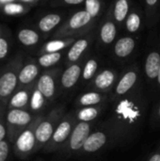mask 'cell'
I'll use <instances>...</instances> for the list:
<instances>
[{
  "instance_id": "6da1fadb",
  "label": "cell",
  "mask_w": 160,
  "mask_h": 161,
  "mask_svg": "<svg viewBox=\"0 0 160 161\" xmlns=\"http://www.w3.org/2000/svg\"><path fill=\"white\" fill-rule=\"evenodd\" d=\"M112 105L110 114L106 119L117 133L121 143L133 139L140 131L147 110V98L142 87Z\"/></svg>"
},
{
  "instance_id": "484cf974",
  "label": "cell",
  "mask_w": 160,
  "mask_h": 161,
  "mask_svg": "<svg viewBox=\"0 0 160 161\" xmlns=\"http://www.w3.org/2000/svg\"><path fill=\"white\" fill-rule=\"evenodd\" d=\"M144 18L148 27L154 26L160 19V0H144Z\"/></svg>"
},
{
  "instance_id": "3957f363",
  "label": "cell",
  "mask_w": 160,
  "mask_h": 161,
  "mask_svg": "<svg viewBox=\"0 0 160 161\" xmlns=\"http://www.w3.org/2000/svg\"><path fill=\"white\" fill-rule=\"evenodd\" d=\"M94 20L85 9L74 12L67 20H65L53 33L54 39L82 37L92 31L96 24Z\"/></svg>"
},
{
  "instance_id": "8fae6325",
  "label": "cell",
  "mask_w": 160,
  "mask_h": 161,
  "mask_svg": "<svg viewBox=\"0 0 160 161\" xmlns=\"http://www.w3.org/2000/svg\"><path fill=\"white\" fill-rule=\"evenodd\" d=\"M43 114H39L35 120L27 126L15 140L13 144V150L19 158H26L31 155L37 153V140H36V129L41 120Z\"/></svg>"
},
{
  "instance_id": "e0dca14e",
  "label": "cell",
  "mask_w": 160,
  "mask_h": 161,
  "mask_svg": "<svg viewBox=\"0 0 160 161\" xmlns=\"http://www.w3.org/2000/svg\"><path fill=\"white\" fill-rule=\"evenodd\" d=\"M137 40L132 36H124L118 39L113 46L112 55L118 61L127 60L135 52Z\"/></svg>"
},
{
  "instance_id": "7a4b0ae2",
  "label": "cell",
  "mask_w": 160,
  "mask_h": 161,
  "mask_svg": "<svg viewBox=\"0 0 160 161\" xmlns=\"http://www.w3.org/2000/svg\"><path fill=\"white\" fill-rule=\"evenodd\" d=\"M120 143V139L115 130H113L108 123L104 120L99 122L91 131L78 157H91L97 155Z\"/></svg>"
},
{
  "instance_id": "7402d4cb",
  "label": "cell",
  "mask_w": 160,
  "mask_h": 161,
  "mask_svg": "<svg viewBox=\"0 0 160 161\" xmlns=\"http://www.w3.org/2000/svg\"><path fill=\"white\" fill-rule=\"evenodd\" d=\"M108 103H105L97 106L76 108L74 109L76 121L84 123L97 122L98 119L103 115V113L108 109Z\"/></svg>"
},
{
  "instance_id": "30bf717a",
  "label": "cell",
  "mask_w": 160,
  "mask_h": 161,
  "mask_svg": "<svg viewBox=\"0 0 160 161\" xmlns=\"http://www.w3.org/2000/svg\"><path fill=\"white\" fill-rule=\"evenodd\" d=\"M62 69L54 67L45 70L41 74L37 82L36 88L44 96L49 104L56 101L60 93V76Z\"/></svg>"
},
{
  "instance_id": "60d3db41",
  "label": "cell",
  "mask_w": 160,
  "mask_h": 161,
  "mask_svg": "<svg viewBox=\"0 0 160 161\" xmlns=\"http://www.w3.org/2000/svg\"><path fill=\"white\" fill-rule=\"evenodd\" d=\"M14 1H18V0H0V9L7 4L8 3H11V2H14Z\"/></svg>"
},
{
  "instance_id": "83f0119b",
  "label": "cell",
  "mask_w": 160,
  "mask_h": 161,
  "mask_svg": "<svg viewBox=\"0 0 160 161\" xmlns=\"http://www.w3.org/2000/svg\"><path fill=\"white\" fill-rule=\"evenodd\" d=\"M66 51H60V52H55V53H46L40 55L37 58V61L41 68L43 69H50L54 68L60 60L65 58Z\"/></svg>"
},
{
  "instance_id": "ffe728a7",
  "label": "cell",
  "mask_w": 160,
  "mask_h": 161,
  "mask_svg": "<svg viewBox=\"0 0 160 161\" xmlns=\"http://www.w3.org/2000/svg\"><path fill=\"white\" fill-rule=\"evenodd\" d=\"M35 85L25 87V88H17L15 92L10 97L8 103V109L11 108H19V109H27L29 110V103L32 92L35 88Z\"/></svg>"
},
{
  "instance_id": "d6a6232c",
  "label": "cell",
  "mask_w": 160,
  "mask_h": 161,
  "mask_svg": "<svg viewBox=\"0 0 160 161\" xmlns=\"http://www.w3.org/2000/svg\"><path fill=\"white\" fill-rule=\"evenodd\" d=\"M8 106L0 103V142L7 140V125H6V114Z\"/></svg>"
},
{
  "instance_id": "8992f818",
  "label": "cell",
  "mask_w": 160,
  "mask_h": 161,
  "mask_svg": "<svg viewBox=\"0 0 160 161\" xmlns=\"http://www.w3.org/2000/svg\"><path fill=\"white\" fill-rule=\"evenodd\" d=\"M66 113L64 104H58L54 107L49 112L43 114L36 129L37 151L42 150L48 142L51 140L57 126Z\"/></svg>"
},
{
  "instance_id": "9a60e30c",
  "label": "cell",
  "mask_w": 160,
  "mask_h": 161,
  "mask_svg": "<svg viewBox=\"0 0 160 161\" xmlns=\"http://www.w3.org/2000/svg\"><path fill=\"white\" fill-rule=\"evenodd\" d=\"M87 58L67 66L66 69L62 71L60 76V93L68 95L75 89L77 84L80 82L83 66Z\"/></svg>"
},
{
  "instance_id": "e575fe53",
  "label": "cell",
  "mask_w": 160,
  "mask_h": 161,
  "mask_svg": "<svg viewBox=\"0 0 160 161\" xmlns=\"http://www.w3.org/2000/svg\"><path fill=\"white\" fill-rule=\"evenodd\" d=\"M9 49V43L8 37L4 34L3 30L0 29V60L8 56Z\"/></svg>"
},
{
  "instance_id": "4dcf8cb0",
  "label": "cell",
  "mask_w": 160,
  "mask_h": 161,
  "mask_svg": "<svg viewBox=\"0 0 160 161\" xmlns=\"http://www.w3.org/2000/svg\"><path fill=\"white\" fill-rule=\"evenodd\" d=\"M31 8V6L22 3L20 1H14L5 5L0 10L8 16H21L28 12Z\"/></svg>"
},
{
  "instance_id": "7c38bea8",
  "label": "cell",
  "mask_w": 160,
  "mask_h": 161,
  "mask_svg": "<svg viewBox=\"0 0 160 161\" xmlns=\"http://www.w3.org/2000/svg\"><path fill=\"white\" fill-rule=\"evenodd\" d=\"M160 69V41L154 43L147 51L143 63V73L146 84L152 90L155 89Z\"/></svg>"
},
{
  "instance_id": "ba28073f",
  "label": "cell",
  "mask_w": 160,
  "mask_h": 161,
  "mask_svg": "<svg viewBox=\"0 0 160 161\" xmlns=\"http://www.w3.org/2000/svg\"><path fill=\"white\" fill-rule=\"evenodd\" d=\"M36 117V114L27 109H8L6 114L7 141L9 143H13L17 137L31 125Z\"/></svg>"
},
{
  "instance_id": "74e56055",
  "label": "cell",
  "mask_w": 160,
  "mask_h": 161,
  "mask_svg": "<svg viewBox=\"0 0 160 161\" xmlns=\"http://www.w3.org/2000/svg\"><path fill=\"white\" fill-rule=\"evenodd\" d=\"M146 161H160V143L158 146L152 152Z\"/></svg>"
},
{
  "instance_id": "ab89813d",
  "label": "cell",
  "mask_w": 160,
  "mask_h": 161,
  "mask_svg": "<svg viewBox=\"0 0 160 161\" xmlns=\"http://www.w3.org/2000/svg\"><path fill=\"white\" fill-rule=\"evenodd\" d=\"M18 1H20V2H22V3H25V4H26V5H29V6H34L35 4H37L40 0H18Z\"/></svg>"
},
{
  "instance_id": "5bb4252c",
  "label": "cell",
  "mask_w": 160,
  "mask_h": 161,
  "mask_svg": "<svg viewBox=\"0 0 160 161\" xmlns=\"http://www.w3.org/2000/svg\"><path fill=\"white\" fill-rule=\"evenodd\" d=\"M119 73L112 68H105L98 72L95 77L84 88L86 91H95L102 93L110 94L113 91L118 78Z\"/></svg>"
},
{
  "instance_id": "277c9868",
  "label": "cell",
  "mask_w": 160,
  "mask_h": 161,
  "mask_svg": "<svg viewBox=\"0 0 160 161\" xmlns=\"http://www.w3.org/2000/svg\"><path fill=\"white\" fill-rule=\"evenodd\" d=\"M141 86V68L138 63L128 65L119 75L118 81L109 94V103H114L135 92Z\"/></svg>"
},
{
  "instance_id": "f35d334b",
  "label": "cell",
  "mask_w": 160,
  "mask_h": 161,
  "mask_svg": "<svg viewBox=\"0 0 160 161\" xmlns=\"http://www.w3.org/2000/svg\"><path fill=\"white\" fill-rule=\"evenodd\" d=\"M153 92L156 94L157 99H158L160 97V69L159 73H158V76H157V83H156V86H155V89H154Z\"/></svg>"
},
{
  "instance_id": "5b68a950",
  "label": "cell",
  "mask_w": 160,
  "mask_h": 161,
  "mask_svg": "<svg viewBox=\"0 0 160 161\" xmlns=\"http://www.w3.org/2000/svg\"><path fill=\"white\" fill-rule=\"evenodd\" d=\"M24 62L22 55L17 54L0 72V103L8 106V103L18 88V77Z\"/></svg>"
},
{
  "instance_id": "8d00e7d4",
  "label": "cell",
  "mask_w": 160,
  "mask_h": 161,
  "mask_svg": "<svg viewBox=\"0 0 160 161\" xmlns=\"http://www.w3.org/2000/svg\"><path fill=\"white\" fill-rule=\"evenodd\" d=\"M9 154V142L5 140L0 142V161H6Z\"/></svg>"
},
{
  "instance_id": "4316f807",
  "label": "cell",
  "mask_w": 160,
  "mask_h": 161,
  "mask_svg": "<svg viewBox=\"0 0 160 161\" xmlns=\"http://www.w3.org/2000/svg\"><path fill=\"white\" fill-rule=\"evenodd\" d=\"M143 19L145 21L144 15L142 14V12L140 8H131L130 12L124 22L125 30L130 34L138 33L141 29V26L143 24Z\"/></svg>"
},
{
  "instance_id": "cb8c5ba5",
  "label": "cell",
  "mask_w": 160,
  "mask_h": 161,
  "mask_svg": "<svg viewBox=\"0 0 160 161\" xmlns=\"http://www.w3.org/2000/svg\"><path fill=\"white\" fill-rule=\"evenodd\" d=\"M62 13L52 12L42 16L37 23V27L39 31L44 35L49 34L54 29L58 28L63 23Z\"/></svg>"
},
{
  "instance_id": "d590c367",
  "label": "cell",
  "mask_w": 160,
  "mask_h": 161,
  "mask_svg": "<svg viewBox=\"0 0 160 161\" xmlns=\"http://www.w3.org/2000/svg\"><path fill=\"white\" fill-rule=\"evenodd\" d=\"M85 0H53L52 6L61 7V6H77L83 4Z\"/></svg>"
},
{
  "instance_id": "836d02e7",
  "label": "cell",
  "mask_w": 160,
  "mask_h": 161,
  "mask_svg": "<svg viewBox=\"0 0 160 161\" xmlns=\"http://www.w3.org/2000/svg\"><path fill=\"white\" fill-rule=\"evenodd\" d=\"M150 124L154 127H160V97L157 99L150 117Z\"/></svg>"
},
{
  "instance_id": "52a82bcc",
  "label": "cell",
  "mask_w": 160,
  "mask_h": 161,
  "mask_svg": "<svg viewBox=\"0 0 160 161\" xmlns=\"http://www.w3.org/2000/svg\"><path fill=\"white\" fill-rule=\"evenodd\" d=\"M98 124H99V121L92 122V123L78 122L76 125L74 126L68 141L60 148V150L57 152L58 156L63 158L78 157L87 139L89 138L90 134Z\"/></svg>"
},
{
  "instance_id": "f546056e",
  "label": "cell",
  "mask_w": 160,
  "mask_h": 161,
  "mask_svg": "<svg viewBox=\"0 0 160 161\" xmlns=\"http://www.w3.org/2000/svg\"><path fill=\"white\" fill-rule=\"evenodd\" d=\"M49 103L47 102V100L44 98V96L40 92V91L36 88V85H35V88L32 92V94H31V98H30V103H29V110L38 115V114H41V112L42 110H44V108H46L47 105Z\"/></svg>"
},
{
  "instance_id": "44dd1931",
  "label": "cell",
  "mask_w": 160,
  "mask_h": 161,
  "mask_svg": "<svg viewBox=\"0 0 160 161\" xmlns=\"http://www.w3.org/2000/svg\"><path fill=\"white\" fill-rule=\"evenodd\" d=\"M131 10V0H114L108 14L116 23L118 27L124 25V22Z\"/></svg>"
},
{
  "instance_id": "603a6c76",
  "label": "cell",
  "mask_w": 160,
  "mask_h": 161,
  "mask_svg": "<svg viewBox=\"0 0 160 161\" xmlns=\"http://www.w3.org/2000/svg\"><path fill=\"white\" fill-rule=\"evenodd\" d=\"M100 71V59L96 56H88L85 60L80 83L85 88Z\"/></svg>"
},
{
  "instance_id": "2e32d148",
  "label": "cell",
  "mask_w": 160,
  "mask_h": 161,
  "mask_svg": "<svg viewBox=\"0 0 160 161\" xmlns=\"http://www.w3.org/2000/svg\"><path fill=\"white\" fill-rule=\"evenodd\" d=\"M41 75V67L37 59L28 58L24 60L18 77V88H25L36 84Z\"/></svg>"
},
{
  "instance_id": "4fadbf2b",
  "label": "cell",
  "mask_w": 160,
  "mask_h": 161,
  "mask_svg": "<svg viewBox=\"0 0 160 161\" xmlns=\"http://www.w3.org/2000/svg\"><path fill=\"white\" fill-rule=\"evenodd\" d=\"M95 33L92 31L77 38L76 41L66 50V55L64 58L65 65L69 66L87 58L89 56L90 48L93 43Z\"/></svg>"
},
{
  "instance_id": "d6986e66",
  "label": "cell",
  "mask_w": 160,
  "mask_h": 161,
  "mask_svg": "<svg viewBox=\"0 0 160 161\" xmlns=\"http://www.w3.org/2000/svg\"><path fill=\"white\" fill-rule=\"evenodd\" d=\"M105 103H109V94L91 90L83 92L74 100V106L76 108L92 107Z\"/></svg>"
},
{
  "instance_id": "f1b7e54d",
  "label": "cell",
  "mask_w": 160,
  "mask_h": 161,
  "mask_svg": "<svg viewBox=\"0 0 160 161\" xmlns=\"http://www.w3.org/2000/svg\"><path fill=\"white\" fill-rule=\"evenodd\" d=\"M17 38L23 45L34 46L40 42L41 35L37 30L25 27V28H21L18 31Z\"/></svg>"
},
{
  "instance_id": "9c48e42d",
  "label": "cell",
  "mask_w": 160,
  "mask_h": 161,
  "mask_svg": "<svg viewBox=\"0 0 160 161\" xmlns=\"http://www.w3.org/2000/svg\"><path fill=\"white\" fill-rule=\"evenodd\" d=\"M78 122L75 118L74 109L66 111L64 116L62 117L61 121L59 122L58 125L57 126L51 140L42 149L44 153H54L58 152L60 148L65 144L68 141L69 137L71 136L74 126Z\"/></svg>"
},
{
  "instance_id": "1f68e13d",
  "label": "cell",
  "mask_w": 160,
  "mask_h": 161,
  "mask_svg": "<svg viewBox=\"0 0 160 161\" xmlns=\"http://www.w3.org/2000/svg\"><path fill=\"white\" fill-rule=\"evenodd\" d=\"M84 9L94 20L97 21V19L102 14L103 9H104L103 0H85V2H84Z\"/></svg>"
},
{
  "instance_id": "d4e9b609",
  "label": "cell",
  "mask_w": 160,
  "mask_h": 161,
  "mask_svg": "<svg viewBox=\"0 0 160 161\" xmlns=\"http://www.w3.org/2000/svg\"><path fill=\"white\" fill-rule=\"evenodd\" d=\"M77 38L70 37V38H57L53 39L49 42H46L39 50V56L46 53H55L67 50Z\"/></svg>"
},
{
  "instance_id": "ac0fdd59",
  "label": "cell",
  "mask_w": 160,
  "mask_h": 161,
  "mask_svg": "<svg viewBox=\"0 0 160 161\" xmlns=\"http://www.w3.org/2000/svg\"><path fill=\"white\" fill-rule=\"evenodd\" d=\"M117 32L118 25L107 13V16L102 20L100 24L98 30V40L100 45L103 47H107L112 44L117 38Z\"/></svg>"
}]
</instances>
